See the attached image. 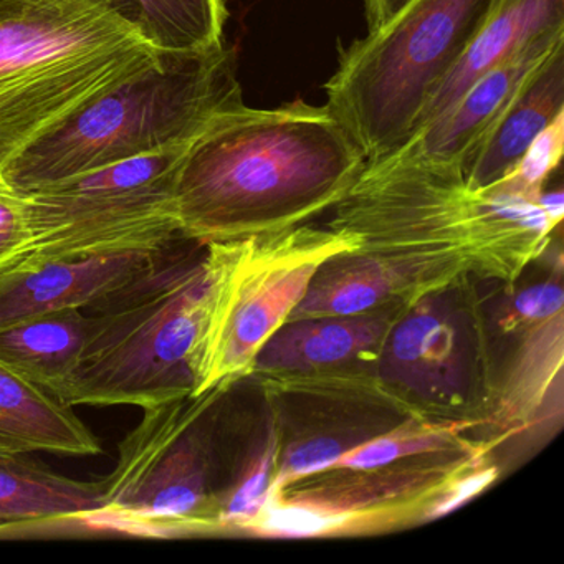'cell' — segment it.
<instances>
[{
	"label": "cell",
	"instance_id": "obj_1",
	"mask_svg": "<svg viewBox=\"0 0 564 564\" xmlns=\"http://www.w3.org/2000/svg\"><path fill=\"white\" fill-rule=\"evenodd\" d=\"M366 163L328 107L240 101L187 151L176 184L181 236L209 246L303 226L335 207Z\"/></svg>",
	"mask_w": 564,
	"mask_h": 564
},
{
	"label": "cell",
	"instance_id": "obj_2",
	"mask_svg": "<svg viewBox=\"0 0 564 564\" xmlns=\"http://www.w3.org/2000/svg\"><path fill=\"white\" fill-rule=\"evenodd\" d=\"M329 227L391 267L409 303L468 272L513 280L556 226L536 200L497 187L475 193L460 166L404 143L366 163Z\"/></svg>",
	"mask_w": 564,
	"mask_h": 564
},
{
	"label": "cell",
	"instance_id": "obj_3",
	"mask_svg": "<svg viewBox=\"0 0 564 564\" xmlns=\"http://www.w3.org/2000/svg\"><path fill=\"white\" fill-rule=\"evenodd\" d=\"M166 57L130 0H0V180L39 141Z\"/></svg>",
	"mask_w": 564,
	"mask_h": 564
},
{
	"label": "cell",
	"instance_id": "obj_4",
	"mask_svg": "<svg viewBox=\"0 0 564 564\" xmlns=\"http://www.w3.org/2000/svg\"><path fill=\"white\" fill-rule=\"evenodd\" d=\"M236 243H209L200 253L171 246L95 312L77 362L52 394L70 405L140 409L193 394Z\"/></svg>",
	"mask_w": 564,
	"mask_h": 564
},
{
	"label": "cell",
	"instance_id": "obj_5",
	"mask_svg": "<svg viewBox=\"0 0 564 564\" xmlns=\"http://www.w3.org/2000/svg\"><path fill=\"white\" fill-rule=\"evenodd\" d=\"M243 101L232 48L167 55L163 67L94 101L2 174L21 194L141 154L191 144L220 111Z\"/></svg>",
	"mask_w": 564,
	"mask_h": 564
},
{
	"label": "cell",
	"instance_id": "obj_6",
	"mask_svg": "<svg viewBox=\"0 0 564 564\" xmlns=\"http://www.w3.org/2000/svg\"><path fill=\"white\" fill-rule=\"evenodd\" d=\"M491 0H409L391 21L343 51L326 84L328 110L366 161L414 133L442 78L464 54Z\"/></svg>",
	"mask_w": 564,
	"mask_h": 564
},
{
	"label": "cell",
	"instance_id": "obj_7",
	"mask_svg": "<svg viewBox=\"0 0 564 564\" xmlns=\"http://www.w3.org/2000/svg\"><path fill=\"white\" fill-rule=\"evenodd\" d=\"M224 388L151 408L118 445L104 505L85 527L143 538L219 530L214 405Z\"/></svg>",
	"mask_w": 564,
	"mask_h": 564
},
{
	"label": "cell",
	"instance_id": "obj_8",
	"mask_svg": "<svg viewBox=\"0 0 564 564\" xmlns=\"http://www.w3.org/2000/svg\"><path fill=\"white\" fill-rule=\"evenodd\" d=\"M191 144L141 154L24 194L28 243L0 272L47 260L154 252L184 240L176 184Z\"/></svg>",
	"mask_w": 564,
	"mask_h": 564
},
{
	"label": "cell",
	"instance_id": "obj_9",
	"mask_svg": "<svg viewBox=\"0 0 564 564\" xmlns=\"http://www.w3.org/2000/svg\"><path fill=\"white\" fill-rule=\"evenodd\" d=\"M355 246L348 234L308 226L237 240L193 394L226 389L232 379L249 372L257 351L305 296L318 267Z\"/></svg>",
	"mask_w": 564,
	"mask_h": 564
},
{
	"label": "cell",
	"instance_id": "obj_10",
	"mask_svg": "<svg viewBox=\"0 0 564 564\" xmlns=\"http://www.w3.org/2000/svg\"><path fill=\"white\" fill-rule=\"evenodd\" d=\"M484 452L452 447L392 468L326 470L270 491L265 508L247 527L263 538H322L381 531L427 520L445 490L484 467Z\"/></svg>",
	"mask_w": 564,
	"mask_h": 564
},
{
	"label": "cell",
	"instance_id": "obj_11",
	"mask_svg": "<svg viewBox=\"0 0 564 564\" xmlns=\"http://www.w3.org/2000/svg\"><path fill=\"white\" fill-rule=\"evenodd\" d=\"M444 290L405 303L378 349L389 384L432 405L464 402L471 388L474 339L465 312Z\"/></svg>",
	"mask_w": 564,
	"mask_h": 564
},
{
	"label": "cell",
	"instance_id": "obj_12",
	"mask_svg": "<svg viewBox=\"0 0 564 564\" xmlns=\"http://www.w3.org/2000/svg\"><path fill=\"white\" fill-rule=\"evenodd\" d=\"M170 247L47 260L0 272V328L64 310L98 312L150 272Z\"/></svg>",
	"mask_w": 564,
	"mask_h": 564
},
{
	"label": "cell",
	"instance_id": "obj_13",
	"mask_svg": "<svg viewBox=\"0 0 564 564\" xmlns=\"http://www.w3.org/2000/svg\"><path fill=\"white\" fill-rule=\"evenodd\" d=\"M564 42V28L544 32L477 78L434 123L405 143L435 163L460 166L487 128L510 104L524 78Z\"/></svg>",
	"mask_w": 564,
	"mask_h": 564
},
{
	"label": "cell",
	"instance_id": "obj_14",
	"mask_svg": "<svg viewBox=\"0 0 564 564\" xmlns=\"http://www.w3.org/2000/svg\"><path fill=\"white\" fill-rule=\"evenodd\" d=\"M564 111V42L524 78L510 104L487 128L462 163L465 184L475 193L503 180L531 141Z\"/></svg>",
	"mask_w": 564,
	"mask_h": 564
},
{
	"label": "cell",
	"instance_id": "obj_15",
	"mask_svg": "<svg viewBox=\"0 0 564 564\" xmlns=\"http://www.w3.org/2000/svg\"><path fill=\"white\" fill-rule=\"evenodd\" d=\"M561 28H564V0H491L464 54L425 104L414 133L438 120L485 72L538 35Z\"/></svg>",
	"mask_w": 564,
	"mask_h": 564
},
{
	"label": "cell",
	"instance_id": "obj_16",
	"mask_svg": "<svg viewBox=\"0 0 564 564\" xmlns=\"http://www.w3.org/2000/svg\"><path fill=\"white\" fill-rule=\"evenodd\" d=\"M392 313L286 319L257 351L250 371H312L378 351L394 322Z\"/></svg>",
	"mask_w": 564,
	"mask_h": 564
},
{
	"label": "cell",
	"instance_id": "obj_17",
	"mask_svg": "<svg viewBox=\"0 0 564 564\" xmlns=\"http://www.w3.org/2000/svg\"><path fill=\"white\" fill-rule=\"evenodd\" d=\"M0 447L22 454L100 455L97 435L42 386L0 361Z\"/></svg>",
	"mask_w": 564,
	"mask_h": 564
},
{
	"label": "cell",
	"instance_id": "obj_18",
	"mask_svg": "<svg viewBox=\"0 0 564 564\" xmlns=\"http://www.w3.org/2000/svg\"><path fill=\"white\" fill-rule=\"evenodd\" d=\"M22 452H0V527L85 521L104 505V478L75 480Z\"/></svg>",
	"mask_w": 564,
	"mask_h": 564
},
{
	"label": "cell",
	"instance_id": "obj_19",
	"mask_svg": "<svg viewBox=\"0 0 564 564\" xmlns=\"http://www.w3.org/2000/svg\"><path fill=\"white\" fill-rule=\"evenodd\" d=\"M392 299L408 303L401 279L391 267L369 253L343 250L318 267L289 319L362 315Z\"/></svg>",
	"mask_w": 564,
	"mask_h": 564
},
{
	"label": "cell",
	"instance_id": "obj_20",
	"mask_svg": "<svg viewBox=\"0 0 564 564\" xmlns=\"http://www.w3.org/2000/svg\"><path fill=\"white\" fill-rule=\"evenodd\" d=\"M84 310L34 316L0 328V361L52 391L74 368L90 335Z\"/></svg>",
	"mask_w": 564,
	"mask_h": 564
},
{
	"label": "cell",
	"instance_id": "obj_21",
	"mask_svg": "<svg viewBox=\"0 0 564 564\" xmlns=\"http://www.w3.org/2000/svg\"><path fill=\"white\" fill-rule=\"evenodd\" d=\"M137 22L164 55L206 54L224 45V0H130Z\"/></svg>",
	"mask_w": 564,
	"mask_h": 564
},
{
	"label": "cell",
	"instance_id": "obj_22",
	"mask_svg": "<svg viewBox=\"0 0 564 564\" xmlns=\"http://www.w3.org/2000/svg\"><path fill=\"white\" fill-rule=\"evenodd\" d=\"M533 326L498 399L500 419L511 427L524 424L563 365V313L538 319Z\"/></svg>",
	"mask_w": 564,
	"mask_h": 564
},
{
	"label": "cell",
	"instance_id": "obj_23",
	"mask_svg": "<svg viewBox=\"0 0 564 564\" xmlns=\"http://www.w3.org/2000/svg\"><path fill=\"white\" fill-rule=\"evenodd\" d=\"M464 427L465 424L458 422L408 425L401 431L388 432L356 445L329 470H375L409 457H424L425 454L447 451L454 447L458 431Z\"/></svg>",
	"mask_w": 564,
	"mask_h": 564
},
{
	"label": "cell",
	"instance_id": "obj_24",
	"mask_svg": "<svg viewBox=\"0 0 564 564\" xmlns=\"http://www.w3.org/2000/svg\"><path fill=\"white\" fill-rule=\"evenodd\" d=\"M279 438L267 435L263 447L252 455L232 487L219 491V530H246L269 501L279 462Z\"/></svg>",
	"mask_w": 564,
	"mask_h": 564
},
{
	"label": "cell",
	"instance_id": "obj_25",
	"mask_svg": "<svg viewBox=\"0 0 564 564\" xmlns=\"http://www.w3.org/2000/svg\"><path fill=\"white\" fill-rule=\"evenodd\" d=\"M564 151V111L557 115L524 151L513 170L491 187L536 200L547 177L560 166ZM490 189V187H488Z\"/></svg>",
	"mask_w": 564,
	"mask_h": 564
},
{
	"label": "cell",
	"instance_id": "obj_26",
	"mask_svg": "<svg viewBox=\"0 0 564 564\" xmlns=\"http://www.w3.org/2000/svg\"><path fill=\"white\" fill-rule=\"evenodd\" d=\"M361 442L343 441L329 435H313L286 445L282 457L276 462L272 490L286 487L292 481L312 477L329 470L346 452Z\"/></svg>",
	"mask_w": 564,
	"mask_h": 564
},
{
	"label": "cell",
	"instance_id": "obj_27",
	"mask_svg": "<svg viewBox=\"0 0 564 564\" xmlns=\"http://www.w3.org/2000/svg\"><path fill=\"white\" fill-rule=\"evenodd\" d=\"M28 239L25 196L0 180V270L22 252Z\"/></svg>",
	"mask_w": 564,
	"mask_h": 564
},
{
	"label": "cell",
	"instance_id": "obj_28",
	"mask_svg": "<svg viewBox=\"0 0 564 564\" xmlns=\"http://www.w3.org/2000/svg\"><path fill=\"white\" fill-rule=\"evenodd\" d=\"M563 286L557 276L556 282L547 280L518 293L514 296L511 315L521 319H531V322L551 318L557 313H563Z\"/></svg>",
	"mask_w": 564,
	"mask_h": 564
},
{
	"label": "cell",
	"instance_id": "obj_29",
	"mask_svg": "<svg viewBox=\"0 0 564 564\" xmlns=\"http://www.w3.org/2000/svg\"><path fill=\"white\" fill-rule=\"evenodd\" d=\"M495 477H497V470L494 467H480L477 470L468 471L467 475L455 480L435 501L434 507L429 510L427 520L451 513L455 508L462 507L465 501L470 500L471 497L488 487Z\"/></svg>",
	"mask_w": 564,
	"mask_h": 564
},
{
	"label": "cell",
	"instance_id": "obj_30",
	"mask_svg": "<svg viewBox=\"0 0 564 564\" xmlns=\"http://www.w3.org/2000/svg\"><path fill=\"white\" fill-rule=\"evenodd\" d=\"M409 0H365L366 19H368L369 31L382 28L386 22L391 21Z\"/></svg>",
	"mask_w": 564,
	"mask_h": 564
},
{
	"label": "cell",
	"instance_id": "obj_31",
	"mask_svg": "<svg viewBox=\"0 0 564 564\" xmlns=\"http://www.w3.org/2000/svg\"><path fill=\"white\" fill-rule=\"evenodd\" d=\"M538 206L546 214L553 226H560L564 214V194L561 187L554 191H543L538 197Z\"/></svg>",
	"mask_w": 564,
	"mask_h": 564
},
{
	"label": "cell",
	"instance_id": "obj_32",
	"mask_svg": "<svg viewBox=\"0 0 564 564\" xmlns=\"http://www.w3.org/2000/svg\"><path fill=\"white\" fill-rule=\"evenodd\" d=\"M0 452H11V451H8V448H4V447H0Z\"/></svg>",
	"mask_w": 564,
	"mask_h": 564
}]
</instances>
